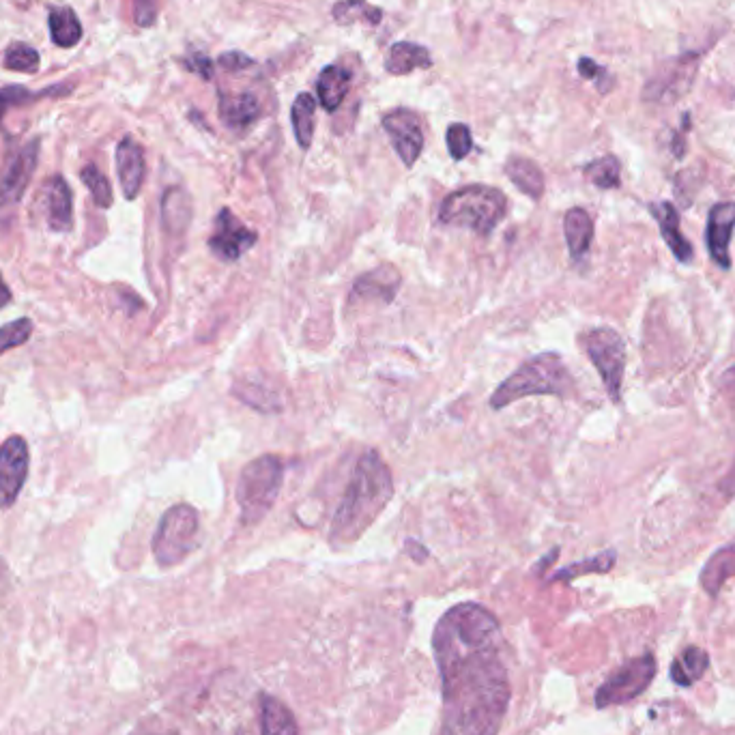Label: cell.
Wrapping results in <instances>:
<instances>
[{
    "instance_id": "obj_1",
    "label": "cell",
    "mask_w": 735,
    "mask_h": 735,
    "mask_svg": "<svg viewBox=\"0 0 735 735\" xmlns=\"http://www.w3.org/2000/svg\"><path fill=\"white\" fill-rule=\"evenodd\" d=\"M443 686L441 735H497L512 697L506 639L482 604H456L432 637Z\"/></svg>"
},
{
    "instance_id": "obj_2",
    "label": "cell",
    "mask_w": 735,
    "mask_h": 735,
    "mask_svg": "<svg viewBox=\"0 0 735 735\" xmlns=\"http://www.w3.org/2000/svg\"><path fill=\"white\" fill-rule=\"evenodd\" d=\"M392 497V471H389L377 452H364L357 460L336 514L331 518V544L347 546L357 542L381 516Z\"/></svg>"
},
{
    "instance_id": "obj_3",
    "label": "cell",
    "mask_w": 735,
    "mask_h": 735,
    "mask_svg": "<svg viewBox=\"0 0 735 735\" xmlns=\"http://www.w3.org/2000/svg\"><path fill=\"white\" fill-rule=\"evenodd\" d=\"M574 379L557 353H542L527 359L514 374L503 381L493 396L490 407L503 409L512 402L527 396H559L566 398L572 394Z\"/></svg>"
},
{
    "instance_id": "obj_4",
    "label": "cell",
    "mask_w": 735,
    "mask_h": 735,
    "mask_svg": "<svg viewBox=\"0 0 735 735\" xmlns=\"http://www.w3.org/2000/svg\"><path fill=\"white\" fill-rule=\"evenodd\" d=\"M508 200L501 190L493 185H465L452 192L441 203L439 220L448 226H463L478 233L480 237H490V233L506 218Z\"/></svg>"
},
{
    "instance_id": "obj_5",
    "label": "cell",
    "mask_w": 735,
    "mask_h": 735,
    "mask_svg": "<svg viewBox=\"0 0 735 735\" xmlns=\"http://www.w3.org/2000/svg\"><path fill=\"white\" fill-rule=\"evenodd\" d=\"M284 480L282 460L273 454L254 458L243 467L237 482V503L241 521L256 525L271 512Z\"/></svg>"
},
{
    "instance_id": "obj_6",
    "label": "cell",
    "mask_w": 735,
    "mask_h": 735,
    "mask_svg": "<svg viewBox=\"0 0 735 735\" xmlns=\"http://www.w3.org/2000/svg\"><path fill=\"white\" fill-rule=\"evenodd\" d=\"M198 531V512L192 506L177 503V506L168 508L153 536V555L157 564L162 568L181 564L196 549Z\"/></svg>"
},
{
    "instance_id": "obj_7",
    "label": "cell",
    "mask_w": 735,
    "mask_h": 735,
    "mask_svg": "<svg viewBox=\"0 0 735 735\" xmlns=\"http://www.w3.org/2000/svg\"><path fill=\"white\" fill-rule=\"evenodd\" d=\"M585 353L607 387L609 398L622 402V383L626 372V344L613 327H596L581 338Z\"/></svg>"
},
{
    "instance_id": "obj_8",
    "label": "cell",
    "mask_w": 735,
    "mask_h": 735,
    "mask_svg": "<svg viewBox=\"0 0 735 735\" xmlns=\"http://www.w3.org/2000/svg\"><path fill=\"white\" fill-rule=\"evenodd\" d=\"M705 50L697 52H684L680 56L665 61L656 67L654 76L645 82L643 86V99L647 104H675L677 99H682L697 78V71L701 65Z\"/></svg>"
},
{
    "instance_id": "obj_9",
    "label": "cell",
    "mask_w": 735,
    "mask_h": 735,
    "mask_svg": "<svg viewBox=\"0 0 735 735\" xmlns=\"http://www.w3.org/2000/svg\"><path fill=\"white\" fill-rule=\"evenodd\" d=\"M656 677V658L652 654H643L639 658L628 660L619 667L607 682H604L596 693V708H613V705L630 703L641 697L652 680Z\"/></svg>"
},
{
    "instance_id": "obj_10",
    "label": "cell",
    "mask_w": 735,
    "mask_h": 735,
    "mask_svg": "<svg viewBox=\"0 0 735 735\" xmlns=\"http://www.w3.org/2000/svg\"><path fill=\"white\" fill-rule=\"evenodd\" d=\"M39 160V140L26 142L9 157V162L0 177V213L7 215L20 205L28 183L33 179V172Z\"/></svg>"
},
{
    "instance_id": "obj_11",
    "label": "cell",
    "mask_w": 735,
    "mask_h": 735,
    "mask_svg": "<svg viewBox=\"0 0 735 735\" xmlns=\"http://www.w3.org/2000/svg\"><path fill=\"white\" fill-rule=\"evenodd\" d=\"M28 443L24 437L13 435L0 445V508H11L18 501L28 478Z\"/></svg>"
},
{
    "instance_id": "obj_12",
    "label": "cell",
    "mask_w": 735,
    "mask_h": 735,
    "mask_svg": "<svg viewBox=\"0 0 735 735\" xmlns=\"http://www.w3.org/2000/svg\"><path fill=\"white\" fill-rule=\"evenodd\" d=\"M258 235L245 226L230 209H222L215 215L213 233L209 237V250L224 263H235L254 248Z\"/></svg>"
},
{
    "instance_id": "obj_13",
    "label": "cell",
    "mask_w": 735,
    "mask_h": 735,
    "mask_svg": "<svg viewBox=\"0 0 735 735\" xmlns=\"http://www.w3.org/2000/svg\"><path fill=\"white\" fill-rule=\"evenodd\" d=\"M383 129L400 162L411 168L424 151V129L420 117L409 108H396L383 117Z\"/></svg>"
},
{
    "instance_id": "obj_14",
    "label": "cell",
    "mask_w": 735,
    "mask_h": 735,
    "mask_svg": "<svg viewBox=\"0 0 735 735\" xmlns=\"http://www.w3.org/2000/svg\"><path fill=\"white\" fill-rule=\"evenodd\" d=\"M735 228V203H716L708 215V230H705V241H708V252L714 265L720 269L731 267L729 245Z\"/></svg>"
},
{
    "instance_id": "obj_15",
    "label": "cell",
    "mask_w": 735,
    "mask_h": 735,
    "mask_svg": "<svg viewBox=\"0 0 735 735\" xmlns=\"http://www.w3.org/2000/svg\"><path fill=\"white\" fill-rule=\"evenodd\" d=\"M43 211H46V222L54 233H65L74 226V196L71 187L63 177H52L46 181L41 190Z\"/></svg>"
},
{
    "instance_id": "obj_16",
    "label": "cell",
    "mask_w": 735,
    "mask_h": 735,
    "mask_svg": "<svg viewBox=\"0 0 735 735\" xmlns=\"http://www.w3.org/2000/svg\"><path fill=\"white\" fill-rule=\"evenodd\" d=\"M402 278L396 267L392 265H379L364 276L355 280L351 299H366V301H379V304H392L394 297L400 291Z\"/></svg>"
},
{
    "instance_id": "obj_17",
    "label": "cell",
    "mask_w": 735,
    "mask_h": 735,
    "mask_svg": "<svg viewBox=\"0 0 735 735\" xmlns=\"http://www.w3.org/2000/svg\"><path fill=\"white\" fill-rule=\"evenodd\" d=\"M650 213L652 218L658 222L660 235L665 239L667 248L671 250V254L677 258L680 263H693L695 252L690 241L680 233V213H677L675 205L669 203V200H660V203H652L650 205Z\"/></svg>"
},
{
    "instance_id": "obj_18",
    "label": "cell",
    "mask_w": 735,
    "mask_h": 735,
    "mask_svg": "<svg viewBox=\"0 0 735 735\" xmlns=\"http://www.w3.org/2000/svg\"><path fill=\"white\" fill-rule=\"evenodd\" d=\"M117 172H119V181H121L125 198L134 200L142 190L147 166H144V151L132 136H125L119 142Z\"/></svg>"
},
{
    "instance_id": "obj_19",
    "label": "cell",
    "mask_w": 735,
    "mask_h": 735,
    "mask_svg": "<svg viewBox=\"0 0 735 735\" xmlns=\"http://www.w3.org/2000/svg\"><path fill=\"white\" fill-rule=\"evenodd\" d=\"M261 117V104L252 93L220 95V119L228 129L245 132Z\"/></svg>"
},
{
    "instance_id": "obj_20",
    "label": "cell",
    "mask_w": 735,
    "mask_h": 735,
    "mask_svg": "<svg viewBox=\"0 0 735 735\" xmlns=\"http://www.w3.org/2000/svg\"><path fill=\"white\" fill-rule=\"evenodd\" d=\"M432 56L430 52L413 41H398L387 50L385 71L392 76H407L417 69H430Z\"/></svg>"
},
{
    "instance_id": "obj_21",
    "label": "cell",
    "mask_w": 735,
    "mask_h": 735,
    "mask_svg": "<svg viewBox=\"0 0 735 735\" xmlns=\"http://www.w3.org/2000/svg\"><path fill=\"white\" fill-rule=\"evenodd\" d=\"M351 71L340 65H327L319 80H316V93H319V102L327 112H334L342 106L351 91Z\"/></svg>"
},
{
    "instance_id": "obj_22",
    "label": "cell",
    "mask_w": 735,
    "mask_h": 735,
    "mask_svg": "<svg viewBox=\"0 0 735 735\" xmlns=\"http://www.w3.org/2000/svg\"><path fill=\"white\" fill-rule=\"evenodd\" d=\"M564 235L572 261H583L594 241V220L585 209L574 207L564 218Z\"/></svg>"
},
{
    "instance_id": "obj_23",
    "label": "cell",
    "mask_w": 735,
    "mask_h": 735,
    "mask_svg": "<svg viewBox=\"0 0 735 735\" xmlns=\"http://www.w3.org/2000/svg\"><path fill=\"white\" fill-rule=\"evenodd\" d=\"M192 222V198L183 187L172 185L162 196V224L168 235H183Z\"/></svg>"
},
{
    "instance_id": "obj_24",
    "label": "cell",
    "mask_w": 735,
    "mask_h": 735,
    "mask_svg": "<svg viewBox=\"0 0 735 735\" xmlns=\"http://www.w3.org/2000/svg\"><path fill=\"white\" fill-rule=\"evenodd\" d=\"M261 735H299L297 720L288 705L273 695H261Z\"/></svg>"
},
{
    "instance_id": "obj_25",
    "label": "cell",
    "mask_w": 735,
    "mask_h": 735,
    "mask_svg": "<svg viewBox=\"0 0 735 735\" xmlns=\"http://www.w3.org/2000/svg\"><path fill=\"white\" fill-rule=\"evenodd\" d=\"M735 576V542L723 546V549H718L710 559L708 564H705V568L701 570V587L708 592L710 596H716L720 589H723V585L733 579Z\"/></svg>"
},
{
    "instance_id": "obj_26",
    "label": "cell",
    "mask_w": 735,
    "mask_h": 735,
    "mask_svg": "<svg viewBox=\"0 0 735 735\" xmlns=\"http://www.w3.org/2000/svg\"><path fill=\"white\" fill-rule=\"evenodd\" d=\"M710 667V654L701 650L697 645H690L686 650H682V654L673 660L671 665V680L682 686V688H690L693 684H697L701 677L705 675Z\"/></svg>"
},
{
    "instance_id": "obj_27",
    "label": "cell",
    "mask_w": 735,
    "mask_h": 735,
    "mask_svg": "<svg viewBox=\"0 0 735 735\" xmlns=\"http://www.w3.org/2000/svg\"><path fill=\"white\" fill-rule=\"evenodd\" d=\"M506 175L510 177V181L521 190L523 194H527L529 198L538 200L544 194V172L540 170V166L536 162L527 160V157H510L506 164Z\"/></svg>"
},
{
    "instance_id": "obj_28",
    "label": "cell",
    "mask_w": 735,
    "mask_h": 735,
    "mask_svg": "<svg viewBox=\"0 0 735 735\" xmlns=\"http://www.w3.org/2000/svg\"><path fill=\"white\" fill-rule=\"evenodd\" d=\"M52 41L59 48H74L82 39V24L71 7H54L48 16Z\"/></svg>"
},
{
    "instance_id": "obj_29",
    "label": "cell",
    "mask_w": 735,
    "mask_h": 735,
    "mask_svg": "<svg viewBox=\"0 0 735 735\" xmlns=\"http://www.w3.org/2000/svg\"><path fill=\"white\" fill-rule=\"evenodd\" d=\"M331 18L340 26H351V24H368L377 26L383 20V9L370 5L368 0H340L331 9Z\"/></svg>"
},
{
    "instance_id": "obj_30",
    "label": "cell",
    "mask_w": 735,
    "mask_h": 735,
    "mask_svg": "<svg viewBox=\"0 0 735 735\" xmlns=\"http://www.w3.org/2000/svg\"><path fill=\"white\" fill-rule=\"evenodd\" d=\"M314 112H316V99L310 93H299L291 108V121L297 144L304 151L310 149L314 138Z\"/></svg>"
},
{
    "instance_id": "obj_31",
    "label": "cell",
    "mask_w": 735,
    "mask_h": 735,
    "mask_svg": "<svg viewBox=\"0 0 735 735\" xmlns=\"http://www.w3.org/2000/svg\"><path fill=\"white\" fill-rule=\"evenodd\" d=\"M615 559H617V553L615 551L598 553V555L589 557L585 561H576V564H570L566 568L557 570L553 574V581H572V579H579V576H583V574H604V572H611L613 566H615Z\"/></svg>"
},
{
    "instance_id": "obj_32",
    "label": "cell",
    "mask_w": 735,
    "mask_h": 735,
    "mask_svg": "<svg viewBox=\"0 0 735 735\" xmlns=\"http://www.w3.org/2000/svg\"><path fill=\"white\" fill-rule=\"evenodd\" d=\"M583 175L587 177V181H592L598 190H617L619 183V175H622V166H619V160L615 155H604L600 160H594L592 164H587L583 168Z\"/></svg>"
},
{
    "instance_id": "obj_33",
    "label": "cell",
    "mask_w": 735,
    "mask_h": 735,
    "mask_svg": "<svg viewBox=\"0 0 735 735\" xmlns=\"http://www.w3.org/2000/svg\"><path fill=\"white\" fill-rule=\"evenodd\" d=\"M3 63L11 71H20V74H35V71L39 69V52L28 46V43L16 41L7 48Z\"/></svg>"
},
{
    "instance_id": "obj_34",
    "label": "cell",
    "mask_w": 735,
    "mask_h": 735,
    "mask_svg": "<svg viewBox=\"0 0 735 735\" xmlns=\"http://www.w3.org/2000/svg\"><path fill=\"white\" fill-rule=\"evenodd\" d=\"M80 177H82V183H84L86 187H89V192H91V196H93V200H95V205H97L99 209H110V207H112L114 196H112V185H110V181L106 179L104 172L99 170L97 166L89 164V166H86V168L82 170V175H80Z\"/></svg>"
},
{
    "instance_id": "obj_35",
    "label": "cell",
    "mask_w": 735,
    "mask_h": 735,
    "mask_svg": "<svg viewBox=\"0 0 735 735\" xmlns=\"http://www.w3.org/2000/svg\"><path fill=\"white\" fill-rule=\"evenodd\" d=\"M33 336V321L31 319H18L0 327V357L7 351L18 349L26 344Z\"/></svg>"
},
{
    "instance_id": "obj_36",
    "label": "cell",
    "mask_w": 735,
    "mask_h": 735,
    "mask_svg": "<svg viewBox=\"0 0 735 735\" xmlns=\"http://www.w3.org/2000/svg\"><path fill=\"white\" fill-rule=\"evenodd\" d=\"M235 394L245 402V405H250L258 411H265V413H271V411H278L280 409V402L276 398V394L269 392L267 387H258L254 383H245V385H239L235 389Z\"/></svg>"
},
{
    "instance_id": "obj_37",
    "label": "cell",
    "mask_w": 735,
    "mask_h": 735,
    "mask_svg": "<svg viewBox=\"0 0 735 735\" xmlns=\"http://www.w3.org/2000/svg\"><path fill=\"white\" fill-rule=\"evenodd\" d=\"M445 142H448V151H450L454 162L465 160V157L473 149L471 129L465 123H454V125L448 127V136H445Z\"/></svg>"
},
{
    "instance_id": "obj_38",
    "label": "cell",
    "mask_w": 735,
    "mask_h": 735,
    "mask_svg": "<svg viewBox=\"0 0 735 735\" xmlns=\"http://www.w3.org/2000/svg\"><path fill=\"white\" fill-rule=\"evenodd\" d=\"M39 95H52V93L48 91V93H39ZM39 95L22 89V86H5V89H0V121H3L9 108L33 102V99Z\"/></svg>"
},
{
    "instance_id": "obj_39",
    "label": "cell",
    "mask_w": 735,
    "mask_h": 735,
    "mask_svg": "<svg viewBox=\"0 0 735 735\" xmlns=\"http://www.w3.org/2000/svg\"><path fill=\"white\" fill-rule=\"evenodd\" d=\"M579 74H581L585 80L596 82V86H598V91H600V93H607V91L611 89L613 78L609 76V71L604 69L602 65H598L596 61L587 59V56H583V59H579Z\"/></svg>"
},
{
    "instance_id": "obj_40",
    "label": "cell",
    "mask_w": 735,
    "mask_h": 735,
    "mask_svg": "<svg viewBox=\"0 0 735 735\" xmlns=\"http://www.w3.org/2000/svg\"><path fill=\"white\" fill-rule=\"evenodd\" d=\"M157 20V0H134V22L140 28H149Z\"/></svg>"
},
{
    "instance_id": "obj_41",
    "label": "cell",
    "mask_w": 735,
    "mask_h": 735,
    "mask_svg": "<svg viewBox=\"0 0 735 735\" xmlns=\"http://www.w3.org/2000/svg\"><path fill=\"white\" fill-rule=\"evenodd\" d=\"M218 65H220L224 71H233V74H235V71H243V69L252 67V65H254V59H250L248 54H243V52H239V50H230V52L220 54Z\"/></svg>"
},
{
    "instance_id": "obj_42",
    "label": "cell",
    "mask_w": 735,
    "mask_h": 735,
    "mask_svg": "<svg viewBox=\"0 0 735 735\" xmlns=\"http://www.w3.org/2000/svg\"><path fill=\"white\" fill-rule=\"evenodd\" d=\"M183 65H185V69L194 71V74L200 76L203 80H211V76H213V61L209 59V56L200 54V52H194L190 59L183 61Z\"/></svg>"
},
{
    "instance_id": "obj_43",
    "label": "cell",
    "mask_w": 735,
    "mask_h": 735,
    "mask_svg": "<svg viewBox=\"0 0 735 735\" xmlns=\"http://www.w3.org/2000/svg\"><path fill=\"white\" fill-rule=\"evenodd\" d=\"M718 490L723 493L727 499H733L735 497V460L731 469L725 473V478L718 482Z\"/></svg>"
},
{
    "instance_id": "obj_44",
    "label": "cell",
    "mask_w": 735,
    "mask_h": 735,
    "mask_svg": "<svg viewBox=\"0 0 735 735\" xmlns=\"http://www.w3.org/2000/svg\"><path fill=\"white\" fill-rule=\"evenodd\" d=\"M720 389H723L725 394L733 396L735 398V366H731L723 377H720Z\"/></svg>"
},
{
    "instance_id": "obj_45",
    "label": "cell",
    "mask_w": 735,
    "mask_h": 735,
    "mask_svg": "<svg viewBox=\"0 0 735 735\" xmlns=\"http://www.w3.org/2000/svg\"><path fill=\"white\" fill-rule=\"evenodd\" d=\"M684 129H688V114L684 117L682 132H677V134H675V138H673V153H675V157H684V151H686V144H684Z\"/></svg>"
},
{
    "instance_id": "obj_46",
    "label": "cell",
    "mask_w": 735,
    "mask_h": 735,
    "mask_svg": "<svg viewBox=\"0 0 735 735\" xmlns=\"http://www.w3.org/2000/svg\"><path fill=\"white\" fill-rule=\"evenodd\" d=\"M11 304V288L7 286L3 273H0V310Z\"/></svg>"
},
{
    "instance_id": "obj_47",
    "label": "cell",
    "mask_w": 735,
    "mask_h": 735,
    "mask_svg": "<svg viewBox=\"0 0 735 735\" xmlns=\"http://www.w3.org/2000/svg\"><path fill=\"white\" fill-rule=\"evenodd\" d=\"M407 551L413 555V559H415V561H424V559L428 557V551L424 549V546H422V544L417 546V542H413V540H409Z\"/></svg>"
},
{
    "instance_id": "obj_48",
    "label": "cell",
    "mask_w": 735,
    "mask_h": 735,
    "mask_svg": "<svg viewBox=\"0 0 735 735\" xmlns=\"http://www.w3.org/2000/svg\"><path fill=\"white\" fill-rule=\"evenodd\" d=\"M134 735H172V733H157V731H144V733H134Z\"/></svg>"
}]
</instances>
